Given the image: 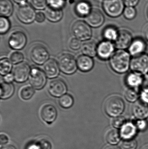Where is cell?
Masks as SVG:
<instances>
[{"label": "cell", "instance_id": "28", "mask_svg": "<svg viewBox=\"0 0 148 149\" xmlns=\"http://www.w3.org/2000/svg\"><path fill=\"white\" fill-rule=\"evenodd\" d=\"M121 136L120 133L116 130H110L107 133L106 140L107 142L112 145L117 144L120 140Z\"/></svg>", "mask_w": 148, "mask_h": 149}, {"label": "cell", "instance_id": "17", "mask_svg": "<svg viewBox=\"0 0 148 149\" xmlns=\"http://www.w3.org/2000/svg\"><path fill=\"white\" fill-rule=\"evenodd\" d=\"M114 50V45L110 41H103L97 46V55L101 59H108L112 56Z\"/></svg>", "mask_w": 148, "mask_h": 149}, {"label": "cell", "instance_id": "3", "mask_svg": "<svg viewBox=\"0 0 148 149\" xmlns=\"http://www.w3.org/2000/svg\"><path fill=\"white\" fill-rule=\"evenodd\" d=\"M123 0H104L103 7L105 13L113 17H119L124 10Z\"/></svg>", "mask_w": 148, "mask_h": 149}, {"label": "cell", "instance_id": "47", "mask_svg": "<svg viewBox=\"0 0 148 149\" xmlns=\"http://www.w3.org/2000/svg\"><path fill=\"white\" fill-rule=\"evenodd\" d=\"M141 99L148 103V89L142 90L141 93Z\"/></svg>", "mask_w": 148, "mask_h": 149}, {"label": "cell", "instance_id": "26", "mask_svg": "<svg viewBox=\"0 0 148 149\" xmlns=\"http://www.w3.org/2000/svg\"><path fill=\"white\" fill-rule=\"evenodd\" d=\"M13 11V6L10 0L0 1V13L1 16L9 17L11 15Z\"/></svg>", "mask_w": 148, "mask_h": 149}, {"label": "cell", "instance_id": "1", "mask_svg": "<svg viewBox=\"0 0 148 149\" xmlns=\"http://www.w3.org/2000/svg\"><path fill=\"white\" fill-rule=\"evenodd\" d=\"M109 63L111 68L115 72L119 73H124L130 67V55L125 51L119 50L113 54Z\"/></svg>", "mask_w": 148, "mask_h": 149}, {"label": "cell", "instance_id": "31", "mask_svg": "<svg viewBox=\"0 0 148 149\" xmlns=\"http://www.w3.org/2000/svg\"><path fill=\"white\" fill-rule=\"evenodd\" d=\"M118 33L117 30L113 27H108L105 29L103 31V36L107 41H116Z\"/></svg>", "mask_w": 148, "mask_h": 149}, {"label": "cell", "instance_id": "5", "mask_svg": "<svg viewBox=\"0 0 148 149\" xmlns=\"http://www.w3.org/2000/svg\"><path fill=\"white\" fill-rule=\"evenodd\" d=\"M30 56L34 63L41 65L47 61L49 54L47 49L43 45L37 44L31 47Z\"/></svg>", "mask_w": 148, "mask_h": 149}, {"label": "cell", "instance_id": "7", "mask_svg": "<svg viewBox=\"0 0 148 149\" xmlns=\"http://www.w3.org/2000/svg\"><path fill=\"white\" fill-rule=\"evenodd\" d=\"M72 31L76 38L81 41L89 39L92 36V31L89 25L83 21L76 22L72 26Z\"/></svg>", "mask_w": 148, "mask_h": 149}, {"label": "cell", "instance_id": "52", "mask_svg": "<svg viewBox=\"0 0 148 149\" xmlns=\"http://www.w3.org/2000/svg\"><path fill=\"white\" fill-rule=\"evenodd\" d=\"M15 2L17 3H20V4H22L25 3V1L26 0H14Z\"/></svg>", "mask_w": 148, "mask_h": 149}, {"label": "cell", "instance_id": "44", "mask_svg": "<svg viewBox=\"0 0 148 149\" xmlns=\"http://www.w3.org/2000/svg\"><path fill=\"white\" fill-rule=\"evenodd\" d=\"M124 4L127 7H134L138 4L139 0H123Z\"/></svg>", "mask_w": 148, "mask_h": 149}, {"label": "cell", "instance_id": "16", "mask_svg": "<svg viewBox=\"0 0 148 149\" xmlns=\"http://www.w3.org/2000/svg\"><path fill=\"white\" fill-rule=\"evenodd\" d=\"M87 23L93 27H99L104 22V17L102 12L98 9L91 10L86 17Z\"/></svg>", "mask_w": 148, "mask_h": 149}, {"label": "cell", "instance_id": "38", "mask_svg": "<svg viewBox=\"0 0 148 149\" xmlns=\"http://www.w3.org/2000/svg\"><path fill=\"white\" fill-rule=\"evenodd\" d=\"M10 24L8 20L5 17H1L0 18V32L1 34H4L9 29Z\"/></svg>", "mask_w": 148, "mask_h": 149}, {"label": "cell", "instance_id": "34", "mask_svg": "<svg viewBox=\"0 0 148 149\" xmlns=\"http://www.w3.org/2000/svg\"><path fill=\"white\" fill-rule=\"evenodd\" d=\"M34 149H51V143L45 139H40L32 143Z\"/></svg>", "mask_w": 148, "mask_h": 149}, {"label": "cell", "instance_id": "13", "mask_svg": "<svg viewBox=\"0 0 148 149\" xmlns=\"http://www.w3.org/2000/svg\"><path fill=\"white\" fill-rule=\"evenodd\" d=\"M133 42V37L130 32L126 30L119 31L118 36L115 41V46L120 50L127 49Z\"/></svg>", "mask_w": 148, "mask_h": 149}, {"label": "cell", "instance_id": "54", "mask_svg": "<svg viewBox=\"0 0 148 149\" xmlns=\"http://www.w3.org/2000/svg\"><path fill=\"white\" fill-rule=\"evenodd\" d=\"M142 149H148V146H145Z\"/></svg>", "mask_w": 148, "mask_h": 149}, {"label": "cell", "instance_id": "15", "mask_svg": "<svg viewBox=\"0 0 148 149\" xmlns=\"http://www.w3.org/2000/svg\"><path fill=\"white\" fill-rule=\"evenodd\" d=\"M134 116L139 120H144L148 117V103L141 99L136 102L133 107Z\"/></svg>", "mask_w": 148, "mask_h": 149}, {"label": "cell", "instance_id": "30", "mask_svg": "<svg viewBox=\"0 0 148 149\" xmlns=\"http://www.w3.org/2000/svg\"><path fill=\"white\" fill-rule=\"evenodd\" d=\"M12 65L10 61L6 58H1L0 61V73L5 75L9 74L12 69Z\"/></svg>", "mask_w": 148, "mask_h": 149}, {"label": "cell", "instance_id": "22", "mask_svg": "<svg viewBox=\"0 0 148 149\" xmlns=\"http://www.w3.org/2000/svg\"><path fill=\"white\" fill-rule=\"evenodd\" d=\"M45 16L50 21L57 22L61 20L63 17V12L60 8L48 6L45 10Z\"/></svg>", "mask_w": 148, "mask_h": 149}, {"label": "cell", "instance_id": "10", "mask_svg": "<svg viewBox=\"0 0 148 149\" xmlns=\"http://www.w3.org/2000/svg\"><path fill=\"white\" fill-rule=\"evenodd\" d=\"M35 12L31 6L27 3L21 4L17 11L19 20L24 23H30L36 17Z\"/></svg>", "mask_w": 148, "mask_h": 149}, {"label": "cell", "instance_id": "20", "mask_svg": "<svg viewBox=\"0 0 148 149\" xmlns=\"http://www.w3.org/2000/svg\"><path fill=\"white\" fill-rule=\"evenodd\" d=\"M146 43L143 40L136 39L132 42L129 47V52L132 56H137L141 55L147 49Z\"/></svg>", "mask_w": 148, "mask_h": 149}, {"label": "cell", "instance_id": "14", "mask_svg": "<svg viewBox=\"0 0 148 149\" xmlns=\"http://www.w3.org/2000/svg\"><path fill=\"white\" fill-rule=\"evenodd\" d=\"M56 109L52 104H46L42 107L40 112L42 119L47 124L53 123L57 117Z\"/></svg>", "mask_w": 148, "mask_h": 149}, {"label": "cell", "instance_id": "46", "mask_svg": "<svg viewBox=\"0 0 148 149\" xmlns=\"http://www.w3.org/2000/svg\"><path fill=\"white\" fill-rule=\"evenodd\" d=\"M141 86L142 90L148 89V74H145L143 77Z\"/></svg>", "mask_w": 148, "mask_h": 149}, {"label": "cell", "instance_id": "36", "mask_svg": "<svg viewBox=\"0 0 148 149\" xmlns=\"http://www.w3.org/2000/svg\"><path fill=\"white\" fill-rule=\"evenodd\" d=\"M124 17L128 20H132L136 16V11L133 7H127L123 11Z\"/></svg>", "mask_w": 148, "mask_h": 149}, {"label": "cell", "instance_id": "25", "mask_svg": "<svg viewBox=\"0 0 148 149\" xmlns=\"http://www.w3.org/2000/svg\"><path fill=\"white\" fill-rule=\"evenodd\" d=\"M142 79L141 74L134 72L128 74L126 81L129 87L137 88L139 86H141Z\"/></svg>", "mask_w": 148, "mask_h": 149}, {"label": "cell", "instance_id": "40", "mask_svg": "<svg viewBox=\"0 0 148 149\" xmlns=\"http://www.w3.org/2000/svg\"><path fill=\"white\" fill-rule=\"evenodd\" d=\"M31 5L36 9H43L47 3V0H30Z\"/></svg>", "mask_w": 148, "mask_h": 149}, {"label": "cell", "instance_id": "8", "mask_svg": "<svg viewBox=\"0 0 148 149\" xmlns=\"http://www.w3.org/2000/svg\"><path fill=\"white\" fill-rule=\"evenodd\" d=\"M29 80L34 88L41 89L46 84L47 78L45 73L41 69L35 67L32 68L30 71Z\"/></svg>", "mask_w": 148, "mask_h": 149}, {"label": "cell", "instance_id": "37", "mask_svg": "<svg viewBox=\"0 0 148 149\" xmlns=\"http://www.w3.org/2000/svg\"><path fill=\"white\" fill-rule=\"evenodd\" d=\"M10 61L14 64L19 63L23 61L24 56L22 53L19 52H14L10 55Z\"/></svg>", "mask_w": 148, "mask_h": 149}, {"label": "cell", "instance_id": "24", "mask_svg": "<svg viewBox=\"0 0 148 149\" xmlns=\"http://www.w3.org/2000/svg\"><path fill=\"white\" fill-rule=\"evenodd\" d=\"M97 46L94 41H88L83 45L81 47L82 53L86 56L94 57L97 53Z\"/></svg>", "mask_w": 148, "mask_h": 149}, {"label": "cell", "instance_id": "35", "mask_svg": "<svg viewBox=\"0 0 148 149\" xmlns=\"http://www.w3.org/2000/svg\"><path fill=\"white\" fill-rule=\"evenodd\" d=\"M120 147L121 149H135L137 147V143L133 139L124 140Z\"/></svg>", "mask_w": 148, "mask_h": 149}, {"label": "cell", "instance_id": "51", "mask_svg": "<svg viewBox=\"0 0 148 149\" xmlns=\"http://www.w3.org/2000/svg\"><path fill=\"white\" fill-rule=\"evenodd\" d=\"M104 149H120L118 147L114 145H110V146H107Z\"/></svg>", "mask_w": 148, "mask_h": 149}, {"label": "cell", "instance_id": "4", "mask_svg": "<svg viewBox=\"0 0 148 149\" xmlns=\"http://www.w3.org/2000/svg\"><path fill=\"white\" fill-rule=\"evenodd\" d=\"M58 63L60 70L64 74H73L77 70V63L70 54H63L60 56Z\"/></svg>", "mask_w": 148, "mask_h": 149}, {"label": "cell", "instance_id": "43", "mask_svg": "<svg viewBox=\"0 0 148 149\" xmlns=\"http://www.w3.org/2000/svg\"><path fill=\"white\" fill-rule=\"evenodd\" d=\"M136 127L141 130H144L146 129L147 126V122L144 120H140L137 121Z\"/></svg>", "mask_w": 148, "mask_h": 149}, {"label": "cell", "instance_id": "56", "mask_svg": "<svg viewBox=\"0 0 148 149\" xmlns=\"http://www.w3.org/2000/svg\"><path fill=\"white\" fill-rule=\"evenodd\" d=\"M147 15H148V9H147Z\"/></svg>", "mask_w": 148, "mask_h": 149}, {"label": "cell", "instance_id": "29", "mask_svg": "<svg viewBox=\"0 0 148 149\" xmlns=\"http://www.w3.org/2000/svg\"><path fill=\"white\" fill-rule=\"evenodd\" d=\"M124 96L127 100L130 102H134L139 98V91L136 88L129 87L125 90Z\"/></svg>", "mask_w": 148, "mask_h": 149}, {"label": "cell", "instance_id": "42", "mask_svg": "<svg viewBox=\"0 0 148 149\" xmlns=\"http://www.w3.org/2000/svg\"><path fill=\"white\" fill-rule=\"evenodd\" d=\"M50 6L57 8H61L64 4V0H49Z\"/></svg>", "mask_w": 148, "mask_h": 149}, {"label": "cell", "instance_id": "49", "mask_svg": "<svg viewBox=\"0 0 148 149\" xmlns=\"http://www.w3.org/2000/svg\"><path fill=\"white\" fill-rule=\"evenodd\" d=\"M4 81L7 82L11 83V81H13L14 79V77L13 74H8L5 75L3 77Z\"/></svg>", "mask_w": 148, "mask_h": 149}, {"label": "cell", "instance_id": "23", "mask_svg": "<svg viewBox=\"0 0 148 149\" xmlns=\"http://www.w3.org/2000/svg\"><path fill=\"white\" fill-rule=\"evenodd\" d=\"M14 92V87L12 83L2 81L1 85L0 96L1 99H8L11 97Z\"/></svg>", "mask_w": 148, "mask_h": 149}, {"label": "cell", "instance_id": "11", "mask_svg": "<svg viewBox=\"0 0 148 149\" xmlns=\"http://www.w3.org/2000/svg\"><path fill=\"white\" fill-rule=\"evenodd\" d=\"M48 90L49 93L54 97H61L67 92V85L61 79H56L49 83Z\"/></svg>", "mask_w": 148, "mask_h": 149}, {"label": "cell", "instance_id": "50", "mask_svg": "<svg viewBox=\"0 0 148 149\" xmlns=\"http://www.w3.org/2000/svg\"><path fill=\"white\" fill-rule=\"evenodd\" d=\"M1 149H16V148L13 145H8L2 147Z\"/></svg>", "mask_w": 148, "mask_h": 149}, {"label": "cell", "instance_id": "45", "mask_svg": "<svg viewBox=\"0 0 148 149\" xmlns=\"http://www.w3.org/2000/svg\"><path fill=\"white\" fill-rule=\"evenodd\" d=\"M45 16L42 12H38L36 15L35 20L39 23L43 22L45 20Z\"/></svg>", "mask_w": 148, "mask_h": 149}, {"label": "cell", "instance_id": "27", "mask_svg": "<svg viewBox=\"0 0 148 149\" xmlns=\"http://www.w3.org/2000/svg\"><path fill=\"white\" fill-rule=\"evenodd\" d=\"M76 14L81 17L87 16L91 11V8L88 3L81 1L78 3L75 7Z\"/></svg>", "mask_w": 148, "mask_h": 149}, {"label": "cell", "instance_id": "2", "mask_svg": "<svg viewBox=\"0 0 148 149\" xmlns=\"http://www.w3.org/2000/svg\"><path fill=\"white\" fill-rule=\"evenodd\" d=\"M104 107L107 114L115 117L120 115L123 112L125 104L123 99L120 96L112 95L106 100Z\"/></svg>", "mask_w": 148, "mask_h": 149}, {"label": "cell", "instance_id": "12", "mask_svg": "<svg viewBox=\"0 0 148 149\" xmlns=\"http://www.w3.org/2000/svg\"><path fill=\"white\" fill-rule=\"evenodd\" d=\"M30 68L26 63H21L17 65L13 72L14 79L17 82L26 81L30 74Z\"/></svg>", "mask_w": 148, "mask_h": 149}, {"label": "cell", "instance_id": "33", "mask_svg": "<svg viewBox=\"0 0 148 149\" xmlns=\"http://www.w3.org/2000/svg\"><path fill=\"white\" fill-rule=\"evenodd\" d=\"M34 93V89L33 87L30 86H26L21 89L20 96L23 100H27L32 98Z\"/></svg>", "mask_w": 148, "mask_h": 149}, {"label": "cell", "instance_id": "18", "mask_svg": "<svg viewBox=\"0 0 148 149\" xmlns=\"http://www.w3.org/2000/svg\"><path fill=\"white\" fill-rule=\"evenodd\" d=\"M43 70L46 75L50 79L57 77L60 72L59 65L54 59H49L45 63Z\"/></svg>", "mask_w": 148, "mask_h": 149}, {"label": "cell", "instance_id": "48", "mask_svg": "<svg viewBox=\"0 0 148 149\" xmlns=\"http://www.w3.org/2000/svg\"><path fill=\"white\" fill-rule=\"evenodd\" d=\"M8 136L4 134H1L0 136V142L1 145H4L8 143Z\"/></svg>", "mask_w": 148, "mask_h": 149}, {"label": "cell", "instance_id": "39", "mask_svg": "<svg viewBox=\"0 0 148 149\" xmlns=\"http://www.w3.org/2000/svg\"><path fill=\"white\" fill-rule=\"evenodd\" d=\"M126 123V119L120 116L115 117L112 121L113 126L116 128H121Z\"/></svg>", "mask_w": 148, "mask_h": 149}, {"label": "cell", "instance_id": "6", "mask_svg": "<svg viewBox=\"0 0 148 149\" xmlns=\"http://www.w3.org/2000/svg\"><path fill=\"white\" fill-rule=\"evenodd\" d=\"M130 68L134 72L140 74H146L148 72V56L141 54L135 56L131 60Z\"/></svg>", "mask_w": 148, "mask_h": 149}, {"label": "cell", "instance_id": "41", "mask_svg": "<svg viewBox=\"0 0 148 149\" xmlns=\"http://www.w3.org/2000/svg\"><path fill=\"white\" fill-rule=\"evenodd\" d=\"M81 46V43L80 40L77 38H72L70 42V47L73 50H77L79 49Z\"/></svg>", "mask_w": 148, "mask_h": 149}, {"label": "cell", "instance_id": "53", "mask_svg": "<svg viewBox=\"0 0 148 149\" xmlns=\"http://www.w3.org/2000/svg\"><path fill=\"white\" fill-rule=\"evenodd\" d=\"M145 35L146 38L148 40V27L146 29V31H145Z\"/></svg>", "mask_w": 148, "mask_h": 149}, {"label": "cell", "instance_id": "55", "mask_svg": "<svg viewBox=\"0 0 148 149\" xmlns=\"http://www.w3.org/2000/svg\"><path fill=\"white\" fill-rule=\"evenodd\" d=\"M146 51H147V53L148 55V45L147 46V49H146Z\"/></svg>", "mask_w": 148, "mask_h": 149}, {"label": "cell", "instance_id": "32", "mask_svg": "<svg viewBox=\"0 0 148 149\" xmlns=\"http://www.w3.org/2000/svg\"><path fill=\"white\" fill-rule=\"evenodd\" d=\"M74 102L73 97L68 94L62 95L59 100V103L60 106L64 109H68L71 107L73 106Z\"/></svg>", "mask_w": 148, "mask_h": 149}, {"label": "cell", "instance_id": "21", "mask_svg": "<svg viewBox=\"0 0 148 149\" xmlns=\"http://www.w3.org/2000/svg\"><path fill=\"white\" fill-rule=\"evenodd\" d=\"M137 128L136 126L131 123H126L121 130V137L124 140L133 139L136 134Z\"/></svg>", "mask_w": 148, "mask_h": 149}, {"label": "cell", "instance_id": "19", "mask_svg": "<svg viewBox=\"0 0 148 149\" xmlns=\"http://www.w3.org/2000/svg\"><path fill=\"white\" fill-rule=\"evenodd\" d=\"M77 67L83 72H87L92 70L94 67V63L90 57L86 55H81L77 59Z\"/></svg>", "mask_w": 148, "mask_h": 149}, {"label": "cell", "instance_id": "9", "mask_svg": "<svg viewBox=\"0 0 148 149\" xmlns=\"http://www.w3.org/2000/svg\"><path fill=\"white\" fill-rule=\"evenodd\" d=\"M26 35L21 31H14L12 32L8 39V43L12 49L21 50L23 48L27 43Z\"/></svg>", "mask_w": 148, "mask_h": 149}]
</instances>
